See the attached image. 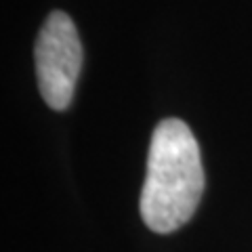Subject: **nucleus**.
<instances>
[{"mask_svg":"<svg viewBox=\"0 0 252 252\" xmlns=\"http://www.w3.org/2000/svg\"><path fill=\"white\" fill-rule=\"evenodd\" d=\"M38 89L55 112L67 109L82 67V44L69 15L53 11L40 28L34 49Z\"/></svg>","mask_w":252,"mask_h":252,"instance_id":"2","label":"nucleus"},{"mask_svg":"<svg viewBox=\"0 0 252 252\" xmlns=\"http://www.w3.org/2000/svg\"><path fill=\"white\" fill-rule=\"evenodd\" d=\"M204 166L191 128L177 118L154 128L141 189V219L156 233H172L193 217L204 193Z\"/></svg>","mask_w":252,"mask_h":252,"instance_id":"1","label":"nucleus"}]
</instances>
